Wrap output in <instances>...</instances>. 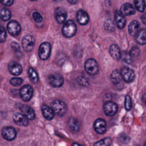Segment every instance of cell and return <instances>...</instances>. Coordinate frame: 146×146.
Wrapping results in <instances>:
<instances>
[{
	"instance_id": "cell-26",
	"label": "cell",
	"mask_w": 146,
	"mask_h": 146,
	"mask_svg": "<svg viewBox=\"0 0 146 146\" xmlns=\"http://www.w3.org/2000/svg\"><path fill=\"white\" fill-rule=\"evenodd\" d=\"M122 79V76L121 75L120 72H119L117 70H115L112 71L111 75V80L114 84H117Z\"/></svg>"
},
{
	"instance_id": "cell-37",
	"label": "cell",
	"mask_w": 146,
	"mask_h": 146,
	"mask_svg": "<svg viewBox=\"0 0 146 146\" xmlns=\"http://www.w3.org/2000/svg\"><path fill=\"white\" fill-rule=\"evenodd\" d=\"M0 2L1 3H2L4 5L9 6L12 5V4L14 3V1L13 0L10 1V0H8V1H0Z\"/></svg>"
},
{
	"instance_id": "cell-7",
	"label": "cell",
	"mask_w": 146,
	"mask_h": 146,
	"mask_svg": "<svg viewBox=\"0 0 146 146\" xmlns=\"http://www.w3.org/2000/svg\"><path fill=\"white\" fill-rule=\"evenodd\" d=\"M21 98L26 102H27L31 99L33 95V89L30 85L26 84L23 86L20 90Z\"/></svg>"
},
{
	"instance_id": "cell-23",
	"label": "cell",
	"mask_w": 146,
	"mask_h": 146,
	"mask_svg": "<svg viewBox=\"0 0 146 146\" xmlns=\"http://www.w3.org/2000/svg\"><path fill=\"white\" fill-rule=\"evenodd\" d=\"M140 27V23L137 21H132L128 25V32L132 36H135V35L139 31Z\"/></svg>"
},
{
	"instance_id": "cell-18",
	"label": "cell",
	"mask_w": 146,
	"mask_h": 146,
	"mask_svg": "<svg viewBox=\"0 0 146 146\" xmlns=\"http://www.w3.org/2000/svg\"><path fill=\"white\" fill-rule=\"evenodd\" d=\"M115 21L117 26L119 29H123L126 23V19L124 16L119 11H116L115 14Z\"/></svg>"
},
{
	"instance_id": "cell-35",
	"label": "cell",
	"mask_w": 146,
	"mask_h": 146,
	"mask_svg": "<svg viewBox=\"0 0 146 146\" xmlns=\"http://www.w3.org/2000/svg\"><path fill=\"white\" fill-rule=\"evenodd\" d=\"M33 17L34 20L37 23H41L43 21V17L37 11L34 12L33 14Z\"/></svg>"
},
{
	"instance_id": "cell-24",
	"label": "cell",
	"mask_w": 146,
	"mask_h": 146,
	"mask_svg": "<svg viewBox=\"0 0 146 146\" xmlns=\"http://www.w3.org/2000/svg\"><path fill=\"white\" fill-rule=\"evenodd\" d=\"M69 127L73 131H78L80 128L79 120L75 117H70L68 122Z\"/></svg>"
},
{
	"instance_id": "cell-17",
	"label": "cell",
	"mask_w": 146,
	"mask_h": 146,
	"mask_svg": "<svg viewBox=\"0 0 146 146\" xmlns=\"http://www.w3.org/2000/svg\"><path fill=\"white\" fill-rule=\"evenodd\" d=\"M10 72L14 75H19L22 72L21 66L16 62H11L9 66Z\"/></svg>"
},
{
	"instance_id": "cell-43",
	"label": "cell",
	"mask_w": 146,
	"mask_h": 146,
	"mask_svg": "<svg viewBox=\"0 0 146 146\" xmlns=\"http://www.w3.org/2000/svg\"><path fill=\"white\" fill-rule=\"evenodd\" d=\"M145 146H146V142H145Z\"/></svg>"
},
{
	"instance_id": "cell-3",
	"label": "cell",
	"mask_w": 146,
	"mask_h": 146,
	"mask_svg": "<svg viewBox=\"0 0 146 146\" xmlns=\"http://www.w3.org/2000/svg\"><path fill=\"white\" fill-rule=\"evenodd\" d=\"M84 68L86 72L91 75H95L99 71L98 63L94 59H87L84 64Z\"/></svg>"
},
{
	"instance_id": "cell-36",
	"label": "cell",
	"mask_w": 146,
	"mask_h": 146,
	"mask_svg": "<svg viewBox=\"0 0 146 146\" xmlns=\"http://www.w3.org/2000/svg\"><path fill=\"white\" fill-rule=\"evenodd\" d=\"M123 60L128 63V64H130L132 62V59L133 58L132 57V56L130 55L129 53H127V52H125L123 54Z\"/></svg>"
},
{
	"instance_id": "cell-32",
	"label": "cell",
	"mask_w": 146,
	"mask_h": 146,
	"mask_svg": "<svg viewBox=\"0 0 146 146\" xmlns=\"http://www.w3.org/2000/svg\"><path fill=\"white\" fill-rule=\"evenodd\" d=\"M23 83V79L20 78H13L10 80V83L14 86H19Z\"/></svg>"
},
{
	"instance_id": "cell-11",
	"label": "cell",
	"mask_w": 146,
	"mask_h": 146,
	"mask_svg": "<svg viewBox=\"0 0 146 146\" xmlns=\"http://www.w3.org/2000/svg\"><path fill=\"white\" fill-rule=\"evenodd\" d=\"M48 81L51 86L55 87H59L63 83V77L58 74H53L49 76Z\"/></svg>"
},
{
	"instance_id": "cell-12",
	"label": "cell",
	"mask_w": 146,
	"mask_h": 146,
	"mask_svg": "<svg viewBox=\"0 0 146 146\" xmlns=\"http://www.w3.org/2000/svg\"><path fill=\"white\" fill-rule=\"evenodd\" d=\"M94 128L98 133L103 134L106 131V123L103 119L99 118L94 122Z\"/></svg>"
},
{
	"instance_id": "cell-5",
	"label": "cell",
	"mask_w": 146,
	"mask_h": 146,
	"mask_svg": "<svg viewBox=\"0 0 146 146\" xmlns=\"http://www.w3.org/2000/svg\"><path fill=\"white\" fill-rule=\"evenodd\" d=\"M120 74L122 76V79H123L125 82L131 83L134 80L135 74L133 70L132 69L127 67H123L121 69Z\"/></svg>"
},
{
	"instance_id": "cell-8",
	"label": "cell",
	"mask_w": 146,
	"mask_h": 146,
	"mask_svg": "<svg viewBox=\"0 0 146 146\" xmlns=\"http://www.w3.org/2000/svg\"><path fill=\"white\" fill-rule=\"evenodd\" d=\"M103 111L107 116H113L117 111V106L112 102H107L103 106Z\"/></svg>"
},
{
	"instance_id": "cell-31",
	"label": "cell",
	"mask_w": 146,
	"mask_h": 146,
	"mask_svg": "<svg viewBox=\"0 0 146 146\" xmlns=\"http://www.w3.org/2000/svg\"><path fill=\"white\" fill-rule=\"evenodd\" d=\"M140 52V49L137 46H133L129 52L130 55L132 56V57H137L139 55Z\"/></svg>"
},
{
	"instance_id": "cell-19",
	"label": "cell",
	"mask_w": 146,
	"mask_h": 146,
	"mask_svg": "<svg viewBox=\"0 0 146 146\" xmlns=\"http://www.w3.org/2000/svg\"><path fill=\"white\" fill-rule=\"evenodd\" d=\"M111 56L116 60H119L121 58V51L117 44H112L109 49Z\"/></svg>"
},
{
	"instance_id": "cell-13",
	"label": "cell",
	"mask_w": 146,
	"mask_h": 146,
	"mask_svg": "<svg viewBox=\"0 0 146 146\" xmlns=\"http://www.w3.org/2000/svg\"><path fill=\"white\" fill-rule=\"evenodd\" d=\"M55 17L56 21L59 23H62L67 18V11L63 8L58 7L55 10Z\"/></svg>"
},
{
	"instance_id": "cell-29",
	"label": "cell",
	"mask_w": 146,
	"mask_h": 146,
	"mask_svg": "<svg viewBox=\"0 0 146 146\" xmlns=\"http://www.w3.org/2000/svg\"><path fill=\"white\" fill-rule=\"evenodd\" d=\"M135 6L136 9L140 12H143L145 7V3L144 1L140 0L135 1Z\"/></svg>"
},
{
	"instance_id": "cell-4",
	"label": "cell",
	"mask_w": 146,
	"mask_h": 146,
	"mask_svg": "<svg viewBox=\"0 0 146 146\" xmlns=\"http://www.w3.org/2000/svg\"><path fill=\"white\" fill-rule=\"evenodd\" d=\"M51 47L48 42L42 43L38 49V55L42 60L47 59L50 55Z\"/></svg>"
},
{
	"instance_id": "cell-40",
	"label": "cell",
	"mask_w": 146,
	"mask_h": 146,
	"mask_svg": "<svg viewBox=\"0 0 146 146\" xmlns=\"http://www.w3.org/2000/svg\"><path fill=\"white\" fill-rule=\"evenodd\" d=\"M142 100L144 102V103L146 105V92L143 95L142 97Z\"/></svg>"
},
{
	"instance_id": "cell-28",
	"label": "cell",
	"mask_w": 146,
	"mask_h": 146,
	"mask_svg": "<svg viewBox=\"0 0 146 146\" xmlns=\"http://www.w3.org/2000/svg\"><path fill=\"white\" fill-rule=\"evenodd\" d=\"M112 143V140L110 137L104 138L99 141L95 143L94 146H110Z\"/></svg>"
},
{
	"instance_id": "cell-6",
	"label": "cell",
	"mask_w": 146,
	"mask_h": 146,
	"mask_svg": "<svg viewBox=\"0 0 146 146\" xmlns=\"http://www.w3.org/2000/svg\"><path fill=\"white\" fill-rule=\"evenodd\" d=\"M22 44L23 49L26 51H31L34 47L35 39L33 36L26 35L22 39Z\"/></svg>"
},
{
	"instance_id": "cell-33",
	"label": "cell",
	"mask_w": 146,
	"mask_h": 146,
	"mask_svg": "<svg viewBox=\"0 0 146 146\" xmlns=\"http://www.w3.org/2000/svg\"><path fill=\"white\" fill-rule=\"evenodd\" d=\"M132 107V100L129 95H127L125 99V108L126 110L129 111Z\"/></svg>"
},
{
	"instance_id": "cell-39",
	"label": "cell",
	"mask_w": 146,
	"mask_h": 146,
	"mask_svg": "<svg viewBox=\"0 0 146 146\" xmlns=\"http://www.w3.org/2000/svg\"><path fill=\"white\" fill-rule=\"evenodd\" d=\"M141 19L142 22H143L144 25H146V13H145V14H144L141 16Z\"/></svg>"
},
{
	"instance_id": "cell-15",
	"label": "cell",
	"mask_w": 146,
	"mask_h": 146,
	"mask_svg": "<svg viewBox=\"0 0 146 146\" xmlns=\"http://www.w3.org/2000/svg\"><path fill=\"white\" fill-rule=\"evenodd\" d=\"M13 118L14 122L18 125L27 126L29 124L27 119L23 114L20 113H14Z\"/></svg>"
},
{
	"instance_id": "cell-42",
	"label": "cell",
	"mask_w": 146,
	"mask_h": 146,
	"mask_svg": "<svg viewBox=\"0 0 146 146\" xmlns=\"http://www.w3.org/2000/svg\"><path fill=\"white\" fill-rule=\"evenodd\" d=\"M68 2H69V3H71V4H75V3H76V2H77V1H68Z\"/></svg>"
},
{
	"instance_id": "cell-21",
	"label": "cell",
	"mask_w": 146,
	"mask_h": 146,
	"mask_svg": "<svg viewBox=\"0 0 146 146\" xmlns=\"http://www.w3.org/2000/svg\"><path fill=\"white\" fill-rule=\"evenodd\" d=\"M135 40L139 44H146V30L141 29L135 35Z\"/></svg>"
},
{
	"instance_id": "cell-22",
	"label": "cell",
	"mask_w": 146,
	"mask_h": 146,
	"mask_svg": "<svg viewBox=\"0 0 146 146\" xmlns=\"http://www.w3.org/2000/svg\"><path fill=\"white\" fill-rule=\"evenodd\" d=\"M42 112L43 116L47 120H51L54 116V112L52 109L46 105H43L42 107Z\"/></svg>"
},
{
	"instance_id": "cell-25",
	"label": "cell",
	"mask_w": 146,
	"mask_h": 146,
	"mask_svg": "<svg viewBox=\"0 0 146 146\" xmlns=\"http://www.w3.org/2000/svg\"><path fill=\"white\" fill-rule=\"evenodd\" d=\"M11 16V13L10 11L5 7L0 8V17L4 21H7L10 19Z\"/></svg>"
},
{
	"instance_id": "cell-10",
	"label": "cell",
	"mask_w": 146,
	"mask_h": 146,
	"mask_svg": "<svg viewBox=\"0 0 146 146\" xmlns=\"http://www.w3.org/2000/svg\"><path fill=\"white\" fill-rule=\"evenodd\" d=\"M16 131L11 127H5L2 130L3 137L7 140H13L16 137Z\"/></svg>"
},
{
	"instance_id": "cell-34",
	"label": "cell",
	"mask_w": 146,
	"mask_h": 146,
	"mask_svg": "<svg viewBox=\"0 0 146 146\" xmlns=\"http://www.w3.org/2000/svg\"><path fill=\"white\" fill-rule=\"evenodd\" d=\"M6 38V33L4 27L0 25V43L3 42Z\"/></svg>"
},
{
	"instance_id": "cell-20",
	"label": "cell",
	"mask_w": 146,
	"mask_h": 146,
	"mask_svg": "<svg viewBox=\"0 0 146 146\" xmlns=\"http://www.w3.org/2000/svg\"><path fill=\"white\" fill-rule=\"evenodd\" d=\"M77 20L79 24L82 25H86L89 21L87 13L83 10H79L77 13Z\"/></svg>"
},
{
	"instance_id": "cell-38",
	"label": "cell",
	"mask_w": 146,
	"mask_h": 146,
	"mask_svg": "<svg viewBox=\"0 0 146 146\" xmlns=\"http://www.w3.org/2000/svg\"><path fill=\"white\" fill-rule=\"evenodd\" d=\"M11 47L13 48V50H14V51H19V49H20V47H19V44L17 43H15V42H13L11 43Z\"/></svg>"
},
{
	"instance_id": "cell-30",
	"label": "cell",
	"mask_w": 146,
	"mask_h": 146,
	"mask_svg": "<svg viewBox=\"0 0 146 146\" xmlns=\"http://www.w3.org/2000/svg\"><path fill=\"white\" fill-rule=\"evenodd\" d=\"M104 26L106 30L108 31H113V30H115V26H114L113 22L110 19H108L105 21Z\"/></svg>"
},
{
	"instance_id": "cell-1",
	"label": "cell",
	"mask_w": 146,
	"mask_h": 146,
	"mask_svg": "<svg viewBox=\"0 0 146 146\" xmlns=\"http://www.w3.org/2000/svg\"><path fill=\"white\" fill-rule=\"evenodd\" d=\"M76 32V25L72 20H68L62 27L63 34L67 38L73 36Z\"/></svg>"
},
{
	"instance_id": "cell-9",
	"label": "cell",
	"mask_w": 146,
	"mask_h": 146,
	"mask_svg": "<svg viewBox=\"0 0 146 146\" xmlns=\"http://www.w3.org/2000/svg\"><path fill=\"white\" fill-rule=\"evenodd\" d=\"M7 29L8 32L13 36H17L19 35L21 30L19 23L15 21H11L8 23Z\"/></svg>"
},
{
	"instance_id": "cell-2",
	"label": "cell",
	"mask_w": 146,
	"mask_h": 146,
	"mask_svg": "<svg viewBox=\"0 0 146 146\" xmlns=\"http://www.w3.org/2000/svg\"><path fill=\"white\" fill-rule=\"evenodd\" d=\"M51 108L54 113L59 116H63L67 111L66 104L63 101L56 100L52 102Z\"/></svg>"
},
{
	"instance_id": "cell-16",
	"label": "cell",
	"mask_w": 146,
	"mask_h": 146,
	"mask_svg": "<svg viewBox=\"0 0 146 146\" xmlns=\"http://www.w3.org/2000/svg\"><path fill=\"white\" fill-rule=\"evenodd\" d=\"M120 13L124 15H130L135 14V9L129 3H124L120 7Z\"/></svg>"
},
{
	"instance_id": "cell-41",
	"label": "cell",
	"mask_w": 146,
	"mask_h": 146,
	"mask_svg": "<svg viewBox=\"0 0 146 146\" xmlns=\"http://www.w3.org/2000/svg\"><path fill=\"white\" fill-rule=\"evenodd\" d=\"M72 146H83L82 144H78L77 143H72Z\"/></svg>"
},
{
	"instance_id": "cell-14",
	"label": "cell",
	"mask_w": 146,
	"mask_h": 146,
	"mask_svg": "<svg viewBox=\"0 0 146 146\" xmlns=\"http://www.w3.org/2000/svg\"><path fill=\"white\" fill-rule=\"evenodd\" d=\"M21 111L23 115L29 120H33L35 117V112L33 109L29 106L22 105L20 107Z\"/></svg>"
},
{
	"instance_id": "cell-27",
	"label": "cell",
	"mask_w": 146,
	"mask_h": 146,
	"mask_svg": "<svg viewBox=\"0 0 146 146\" xmlns=\"http://www.w3.org/2000/svg\"><path fill=\"white\" fill-rule=\"evenodd\" d=\"M28 75L30 80L34 83H36L38 81V76L36 72L31 67H30L28 70Z\"/></svg>"
}]
</instances>
